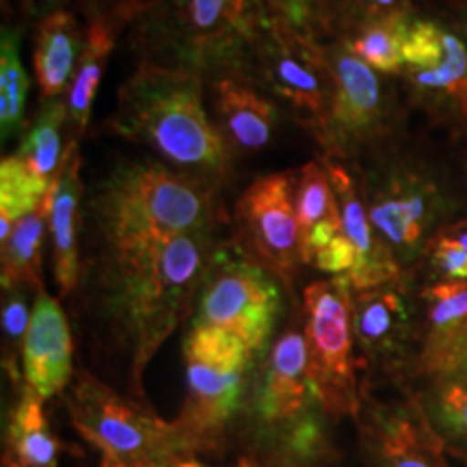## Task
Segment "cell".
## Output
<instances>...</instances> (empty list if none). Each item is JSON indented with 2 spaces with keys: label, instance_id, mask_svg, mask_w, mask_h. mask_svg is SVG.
Returning a JSON list of instances; mask_svg holds the SVG:
<instances>
[{
  "label": "cell",
  "instance_id": "1",
  "mask_svg": "<svg viewBox=\"0 0 467 467\" xmlns=\"http://www.w3.org/2000/svg\"><path fill=\"white\" fill-rule=\"evenodd\" d=\"M213 258V227L167 241L100 247L96 290L134 377L182 323Z\"/></svg>",
  "mask_w": 467,
  "mask_h": 467
},
{
  "label": "cell",
  "instance_id": "2",
  "mask_svg": "<svg viewBox=\"0 0 467 467\" xmlns=\"http://www.w3.org/2000/svg\"><path fill=\"white\" fill-rule=\"evenodd\" d=\"M110 132L148 145L213 189L230 169V148L208 117L202 76L182 66L141 63L117 93Z\"/></svg>",
  "mask_w": 467,
  "mask_h": 467
},
{
  "label": "cell",
  "instance_id": "3",
  "mask_svg": "<svg viewBox=\"0 0 467 467\" xmlns=\"http://www.w3.org/2000/svg\"><path fill=\"white\" fill-rule=\"evenodd\" d=\"M89 238L121 247L182 236L213 227V189L151 161L110 169L87 197Z\"/></svg>",
  "mask_w": 467,
  "mask_h": 467
},
{
  "label": "cell",
  "instance_id": "4",
  "mask_svg": "<svg viewBox=\"0 0 467 467\" xmlns=\"http://www.w3.org/2000/svg\"><path fill=\"white\" fill-rule=\"evenodd\" d=\"M67 405L74 424L93 446L130 467H156L195 451L178 422H162L89 375L76 379Z\"/></svg>",
  "mask_w": 467,
  "mask_h": 467
},
{
  "label": "cell",
  "instance_id": "5",
  "mask_svg": "<svg viewBox=\"0 0 467 467\" xmlns=\"http://www.w3.org/2000/svg\"><path fill=\"white\" fill-rule=\"evenodd\" d=\"M279 309L275 279L241 244L230 243L213 251L202 279L195 325L223 329L255 353L271 336Z\"/></svg>",
  "mask_w": 467,
  "mask_h": 467
},
{
  "label": "cell",
  "instance_id": "6",
  "mask_svg": "<svg viewBox=\"0 0 467 467\" xmlns=\"http://www.w3.org/2000/svg\"><path fill=\"white\" fill-rule=\"evenodd\" d=\"M251 350L217 327L192 325L184 340L186 400L182 420L192 446L213 437L236 411Z\"/></svg>",
  "mask_w": 467,
  "mask_h": 467
},
{
  "label": "cell",
  "instance_id": "7",
  "mask_svg": "<svg viewBox=\"0 0 467 467\" xmlns=\"http://www.w3.org/2000/svg\"><path fill=\"white\" fill-rule=\"evenodd\" d=\"M251 58L268 89L303 115L306 126L314 130L334 96V72L325 46L309 28L268 16L251 46Z\"/></svg>",
  "mask_w": 467,
  "mask_h": 467
},
{
  "label": "cell",
  "instance_id": "8",
  "mask_svg": "<svg viewBox=\"0 0 467 467\" xmlns=\"http://www.w3.org/2000/svg\"><path fill=\"white\" fill-rule=\"evenodd\" d=\"M347 277L320 279L306 288V342L309 381L331 413L355 409L353 295Z\"/></svg>",
  "mask_w": 467,
  "mask_h": 467
},
{
  "label": "cell",
  "instance_id": "9",
  "mask_svg": "<svg viewBox=\"0 0 467 467\" xmlns=\"http://www.w3.org/2000/svg\"><path fill=\"white\" fill-rule=\"evenodd\" d=\"M325 55L334 72V96L312 132L327 156L340 161L388 132L389 102L377 69L355 57L342 39L325 46Z\"/></svg>",
  "mask_w": 467,
  "mask_h": 467
},
{
  "label": "cell",
  "instance_id": "10",
  "mask_svg": "<svg viewBox=\"0 0 467 467\" xmlns=\"http://www.w3.org/2000/svg\"><path fill=\"white\" fill-rule=\"evenodd\" d=\"M296 171L262 175L238 197L236 243L271 275L290 282L301 266L303 241L296 219Z\"/></svg>",
  "mask_w": 467,
  "mask_h": 467
},
{
  "label": "cell",
  "instance_id": "11",
  "mask_svg": "<svg viewBox=\"0 0 467 467\" xmlns=\"http://www.w3.org/2000/svg\"><path fill=\"white\" fill-rule=\"evenodd\" d=\"M405 76L416 96L435 113L467 126V44L446 28L411 20Z\"/></svg>",
  "mask_w": 467,
  "mask_h": 467
},
{
  "label": "cell",
  "instance_id": "12",
  "mask_svg": "<svg viewBox=\"0 0 467 467\" xmlns=\"http://www.w3.org/2000/svg\"><path fill=\"white\" fill-rule=\"evenodd\" d=\"M364 197L368 217L379 236L402 262L424 251V238L441 213V192L422 173L394 169L377 180H368Z\"/></svg>",
  "mask_w": 467,
  "mask_h": 467
},
{
  "label": "cell",
  "instance_id": "13",
  "mask_svg": "<svg viewBox=\"0 0 467 467\" xmlns=\"http://www.w3.org/2000/svg\"><path fill=\"white\" fill-rule=\"evenodd\" d=\"M265 20L255 0H186L182 55L195 72L241 66Z\"/></svg>",
  "mask_w": 467,
  "mask_h": 467
},
{
  "label": "cell",
  "instance_id": "14",
  "mask_svg": "<svg viewBox=\"0 0 467 467\" xmlns=\"http://www.w3.org/2000/svg\"><path fill=\"white\" fill-rule=\"evenodd\" d=\"M320 162L325 165L331 186H334L337 208H340L342 217V234L358 251V266L347 277L350 288L359 292L392 284L400 273L399 258L385 244L383 238L379 236L375 225L370 223L358 180L337 159L323 156Z\"/></svg>",
  "mask_w": 467,
  "mask_h": 467
},
{
  "label": "cell",
  "instance_id": "15",
  "mask_svg": "<svg viewBox=\"0 0 467 467\" xmlns=\"http://www.w3.org/2000/svg\"><path fill=\"white\" fill-rule=\"evenodd\" d=\"M22 372L26 385L42 399H50L66 389L72 379V334L66 314L57 299L39 290L33 303L25 348Z\"/></svg>",
  "mask_w": 467,
  "mask_h": 467
},
{
  "label": "cell",
  "instance_id": "16",
  "mask_svg": "<svg viewBox=\"0 0 467 467\" xmlns=\"http://www.w3.org/2000/svg\"><path fill=\"white\" fill-rule=\"evenodd\" d=\"M214 126L230 151L265 150L275 134L279 110L238 72H225L213 80Z\"/></svg>",
  "mask_w": 467,
  "mask_h": 467
},
{
  "label": "cell",
  "instance_id": "17",
  "mask_svg": "<svg viewBox=\"0 0 467 467\" xmlns=\"http://www.w3.org/2000/svg\"><path fill=\"white\" fill-rule=\"evenodd\" d=\"M312 400L317 394L309 381L306 334L285 331L268 355L255 409L265 422H288L303 416Z\"/></svg>",
  "mask_w": 467,
  "mask_h": 467
},
{
  "label": "cell",
  "instance_id": "18",
  "mask_svg": "<svg viewBox=\"0 0 467 467\" xmlns=\"http://www.w3.org/2000/svg\"><path fill=\"white\" fill-rule=\"evenodd\" d=\"M80 202H83V182H80L78 143H67L55 180L50 208L52 271H55V282L61 295H69L78 284Z\"/></svg>",
  "mask_w": 467,
  "mask_h": 467
},
{
  "label": "cell",
  "instance_id": "19",
  "mask_svg": "<svg viewBox=\"0 0 467 467\" xmlns=\"http://www.w3.org/2000/svg\"><path fill=\"white\" fill-rule=\"evenodd\" d=\"M368 448L375 467H451L433 431L407 409L377 413Z\"/></svg>",
  "mask_w": 467,
  "mask_h": 467
},
{
  "label": "cell",
  "instance_id": "20",
  "mask_svg": "<svg viewBox=\"0 0 467 467\" xmlns=\"http://www.w3.org/2000/svg\"><path fill=\"white\" fill-rule=\"evenodd\" d=\"M426 301L424 364L429 370L451 375L461 370V355L467 336V282L429 285Z\"/></svg>",
  "mask_w": 467,
  "mask_h": 467
},
{
  "label": "cell",
  "instance_id": "21",
  "mask_svg": "<svg viewBox=\"0 0 467 467\" xmlns=\"http://www.w3.org/2000/svg\"><path fill=\"white\" fill-rule=\"evenodd\" d=\"M85 35L72 11H57L39 22L35 35L33 67L46 102L67 98L72 89L76 63L85 48Z\"/></svg>",
  "mask_w": 467,
  "mask_h": 467
},
{
  "label": "cell",
  "instance_id": "22",
  "mask_svg": "<svg viewBox=\"0 0 467 467\" xmlns=\"http://www.w3.org/2000/svg\"><path fill=\"white\" fill-rule=\"evenodd\" d=\"M411 312L392 284L353 296V336L368 358H392L409 337Z\"/></svg>",
  "mask_w": 467,
  "mask_h": 467
},
{
  "label": "cell",
  "instance_id": "23",
  "mask_svg": "<svg viewBox=\"0 0 467 467\" xmlns=\"http://www.w3.org/2000/svg\"><path fill=\"white\" fill-rule=\"evenodd\" d=\"M42 396L33 388L22 389L7 426L3 467H57L61 443L46 418Z\"/></svg>",
  "mask_w": 467,
  "mask_h": 467
},
{
  "label": "cell",
  "instance_id": "24",
  "mask_svg": "<svg viewBox=\"0 0 467 467\" xmlns=\"http://www.w3.org/2000/svg\"><path fill=\"white\" fill-rule=\"evenodd\" d=\"M296 219L301 227L303 258L307 260L342 234V217L334 186L323 162H307L296 182Z\"/></svg>",
  "mask_w": 467,
  "mask_h": 467
},
{
  "label": "cell",
  "instance_id": "25",
  "mask_svg": "<svg viewBox=\"0 0 467 467\" xmlns=\"http://www.w3.org/2000/svg\"><path fill=\"white\" fill-rule=\"evenodd\" d=\"M55 191V186H52ZM52 191L42 206L22 217L11 230V236L3 243V290L42 288V262L46 225H50Z\"/></svg>",
  "mask_w": 467,
  "mask_h": 467
},
{
  "label": "cell",
  "instance_id": "26",
  "mask_svg": "<svg viewBox=\"0 0 467 467\" xmlns=\"http://www.w3.org/2000/svg\"><path fill=\"white\" fill-rule=\"evenodd\" d=\"M85 33V48L67 96V124L72 132L69 143H78V139L83 137L91 115L93 98L100 87L110 50L115 48V31L107 17H96Z\"/></svg>",
  "mask_w": 467,
  "mask_h": 467
},
{
  "label": "cell",
  "instance_id": "27",
  "mask_svg": "<svg viewBox=\"0 0 467 467\" xmlns=\"http://www.w3.org/2000/svg\"><path fill=\"white\" fill-rule=\"evenodd\" d=\"M411 20L409 16H388L350 28L342 42L348 50L381 74L405 72V46Z\"/></svg>",
  "mask_w": 467,
  "mask_h": 467
},
{
  "label": "cell",
  "instance_id": "28",
  "mask_svg": "<svg viewBox=\"0 0 467 467\" xmlns=\"http://www.w3.org/2000/svg\"><path fill=\"white\" fill-rule=\"evenodd\" d=\"M66 121L67 102H63V98L46 102L42 113L26 130L16 154L28 171L48 184L57 180L63 154H66V151H61V128Z\"/></svg>",
  "mask_w": 467,
  "mask_h": 467
},
{
  "label": "cell",
  "instance_id": "29",
  "mask_svg": "<svg viewBox=\"0 0 467 467\" xmlns=\"http://www.w3.org/2000/svg\"><path fill=\"white\" fill-rule=\"evenodd\" d=\"M55 182L48 184L33 175L17 156L0 162V243L11 236L14 225L42 206Z\"/></svg>",
  "mask_w": 467,
  "mask_h": 467
},
{
  "label": "cell",
  "instance_id": "30",
  "mask_svg": "<svg viewBox=\"0 0 467 467\" xmlns=\"http://www.w3.org/2000/svg\"><path fill=\"white\" fill-rule=\"evenodd\" d=\"M28 74L20 58V35L3 31L0 44V130L3 139L16 137L25 126Z\"/></svg>",
  "mask_w": 467,
  "mask_h": 467
},
{
  "label": "cell",
  "instance_id": "31",
  "mask_svg": "<svg viewBox=\"0 0 467 467\" xmlns=\"http://www.w3.org/2000/svg\"><path fill=\"white\" fill-rule=\"evenodd\" d=\"M411 0H314V20L350 28L388 16H409Z\"/></svg>",
  "mask_w": 467,
  "mask_h": 467
},
{
  "label": "cell",
  "instance_id": "32",
  "mask_svg": "<svg viewBox=\"0 0 467 467\" xmlns=\"http://www.w3.org/2000/svg\"><path fill=\"white\" fill-rule=\"evenodd\" d=\"M433 416L443 433L467 441V372L443 375L433 394Z\"/></svg>",
  "mask_w": 467,
  "mask_h": 467
},
{
  "label": "cell",
  "instance_id": "33",
  "mask_svg": "<svg viewBox=\"0 0 467 467\" xmlns=\"http://www.w3.org/2000/svg\"><path fill=\"white\" fill-rule=\"evenodd\" d=\"M33 309H28L26 290L9 288L3 299V361L11 379H17V359L22 358L26 331L31 325Z\"/></svg>",
  "mask_w": 467,
  "mask_h": 467
},
{
  "label": "cell",
  "instance_id": "34",
  "mask_svg": "<svg viewBox=\"0 0 467 467\" xmlns=\"http://www.w3.org/2000/svg\"><path fill=\"white\" fill-rule=\"evenodd\" d=\"M426 254L431 262L448 282H467V251L461 243L448 236L446 232L435 234L426 243Z\"/></svg>",
  "mask_w": 467,
  "mask_h": 467
},
{
  "label": "cell",
  "instance_id": "35",
  "mask_svg": "<svg viewBox=\"0 0 467 467\" xmlns=\"http://www.w3.org/2000/svg\"><path fill=\"white\" fill-rule=\"evenodd\" d=\"M307 265L317 266L318 271L329 273V275L348 277L355 271V266H358V251H355L348 238L340 234L334 241L327 243L323 249H318L307 260Z\"/></svg>",
  "mask_w": 467,
  "mask_h": 467
},
{
  "label": "cell",
  "instance_id": "36",
  "mask_svg": "<svg viewBox=\"0 0 467 467\" xmlns=\"http://www.w3.org/2000/svg\"><path fill=\"white\" fill-rule=\"evenodd\" d=\"M275 16L292 22V25L309 28L314 22V0H266ZM312 31V28H309Z\"/></svg>",
  "mask_w": 467,
  "mask_h": 467
},
{
  "label": "cell",
  "instance_id": "37",
  "mask_svg": "<svg viewBox=\"0 0 467 467\" xmlns=\"http://www.w3.org/2000/svg\"><path fill=\"white\" fill-rule=\"evenodd\" d=\"M67 3H72V0H22V5H25V9L28 11L31 16H50V14H57V11H66Z\"/></svg>",
  "mask_w": 467,
  "mask_h": 467
},
{
  "label": "cell",
  "instance_id": "38",
  "mask_svg": "<svg viewBox=\"0 0 467 467\" xmlns=\"http://www.w3.org/2000/svg\"><path fill=\"white\" fill-rule=\"evenodd\" d=\"M156 467H208V465H203L195 459H189L186 454H180V457H171V459L162 461V463L156 465Z\"/></svg>",
  "mask_w": 467,
  "mask_h": 467
},
{
  "label": "cell",
  "instance_id": "39",
  "mask_svg": "<svg viewBox=\"0 0 467 467\" xmlns=\"http://www.w3.org/2000/svg\"><path fill=\"white\" fill-rule=\"evenodd\" d=\"M443 232H446L448 236H452L457 243L463 244L465 251H467V223L451 225V227H446V230H443Z\"/></svg>",
  "mask_w": 467,
  "mask_h": 467
},
{
  "label": "cell",
  "instance_id": "40",
  "mask_svg": "<svg viewBox=\"0 0 467 467\" xmlns=\"http://www.w3.org/2000/svg\"><path fill=\"white\" fill-rule=\"evenodd\" d=\"M100 467H130L128 463H124V461L110 457V454H104L102 452V461H100Z\"/></svg>",
  "mask_w": 467,
  "mask_h": 467
},
{
  "label": "cell",
  "instance_id": "41",
  "mask_svg": "<svg viewBox=\"0 0 467 467\" xmlns=\"http://www.w3.org/2000/svg\"><path fill=\"white\" fill-rule=\"evenodd\" d=\"M461 370H467V336L463 344V355H461Z\"/></svg>",
  "mask_w": 467,
  "mask_h": 467
}]
</instances>
